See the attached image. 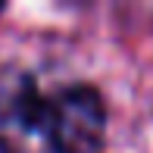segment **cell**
Here are the masks:
<instances>
[{
    "mask_svg": "<svg viewBox=\"0 0 153 153\" xmlns=\"http://www.w3.org/2000/svg\"><path fill=\"white\" fill-rule=\"evenodd\" d=\"M106 103L85 81L44 88L31 69H0V153H103Z\"/></svg>",
    "mask_w": 153,
    "mask_h": 153,
    "instance_id": "cell-1",
    "label": "cell"
},
{
    "mask_svg": "<svg viewBox=\"0 0 153 153\" xmlns=\"http://www.w3.org/2000/svg\"><path fill=\"white\" fill-rule=\"evenodd\" d=\"M150 153H153V125H150Z\"/></svg>",
    "mask_w": 153,
    "mask_h": 153,
    "instance_id": "cell-2",
    "label": "cell"
},
{
    "mask_svg": "<svg viewBox=\"0 0 153 153\" xmlns=\"http://www.w3.org/2000/svg\"><path fill=\"white\" fill-rule=\"evenodd\" d=\"M0 13H3V6H0Z\"/></svg>",
    "mask_w": 153,
    "mask_h": 153,
    "instance_id": "cell-3",
    "label": "cell"
}]
</instances>
